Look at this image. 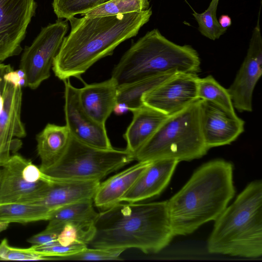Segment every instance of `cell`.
<instances>
[{
	"label": "cell",
	"instance_id": "obj_26",
	"mask_svg": "<svg viewBox=\"0 0 262 262\" xmlns=\"http://www.w3.org/2000/svg\"><path fill=\"white\" fill-rule=\"evenodd\" d=\"M149 8L148 0H111L81 15L98 17L140 12Z\"/></svg>",
	"mask_w": 262,
	"mask_h": 262
},
{
	"label": "cell",
	"instance_id": "obj_30",
	"mask_svg": "<svg viewBox=\"0 0 262 262\" xmlns=\"http://www.w3.org/2000/svg\"><path fill=\"white\" fill-rule=\"evenodd\" d=\"M124 249L99 248L87 247L76 254L62 258V260H121L120 255Z\"/></svg>",
	"mask_w": 262,
	"mask_h": 262
},
{
	"label": "cell",
	"instance_id": "obj_4",
	"mask_svg": "<svg viewBox=\"0 0 262 262\" xmlns=\"http://www.w3.org/2000/svg\"><path fill=\"white\" fill-rule=\"evenodd\" d=\"M207 242L211 254L248 258L262 255V181L248 184L216 219Z\"/></svg>",
	"mask_w": 262,
	"mask_h": 262
},
{
	"label": "cell",
	"instance_id": "obj_7",
	"mask_svg": "<svg viewBox=\"0 0 262 262\" xmlns=\"http://www.w3.org/2000/svg\"><path fill=\"white\" fill-rule=\"evenodd\" d=\"M134 160V157L126 149L95 147L71 135L61 159L45 173L57 179L101 181Z\"/></svg>",
	"mask_w": 262,
	"mask_h": 262
},
{
	"label": "cell",
	"instance_id": "obj_8",
	"mask_svg": "<svg viewBox=\"0 0 262 262\" xmlns=\"http://www.w3.org/2000/svg\"><path fill=\"white\" fill-rule=\"evenodd\" d=\"M68 20H58L41 30L26 47L19 63L26 74V86L36 89L50 76L53 62L69 30Z\"/></svg>",
	"mask_w": 262,
	"mask_h": 262
},
{
	"label": "cell",
	"instance_id": "obj_27",
	"mask_svg": "<svg viewBox=\"0 0 262 262\" xmlns=\"http://www.w3.org/2000/svg\"><path fill=\"white\" fill-rule=\"evenodd\" d=\"M111 0H53L54 12L59 19H68L85 13Z\"/></svg>",
	"mask_w": 262,
	"mask_h": 262
},
{
	"label": "cell",
	"instance_id": "obj_6",
	"mask_svg": "<svg viewBox=\"0 0 262 262\" xmlns=\"http://www.w3.org/2000/svg\"><path fill=\"white\" fill-rule=\"evenodd\" d=\"M200 124V99L168 116L135 156L138 162L157 160L189 161L205 155Z\"/></svg>",
	"mask_w": 262,
	"mask_h": 262
},
{
	"label": "cell",
	"instance_id": "obj_35",
	"mask_svg": "<svg viewBox=\"0 0 262 262\" xmlns=\"http://www.w3.org/2000/svg\"><path fill=\"white\" fill-rule=\"evenodd\" d=\"M12 68L10 64L6 65L0 63V78L5 72Z\"/></svg>",
	"mask_w": 262,
	"mask_h": 262
},
{
	"label": "cell",
	"instance_id": "obj_2",
	"mask_svg": "<svg viewBox=\"0 0 262 262\" xmlns=\"http://www.w3.org/2000/svg\"><path fill=\"white\" fill-rule=\"evenodd\" d=\"M95 227L90 248H136L157 253L174 237L166 201L121 202L98 213Z\"/></svg>",
	"mask_w": 262,
	"mask_h": 262
},
{
	"label": "cell",
	"instance_id": "obj_22",
	"mask_svg": "<svg viewBox=\"0 0 262 262\" xmlns=\"http://www.w3.org/2000/svg\"><path fill=\"white\" fill-rule=\"evenodd\" d=\"M178 73V72H177ZM176 73L162 74L118 88L117 104L131 112L141 106L143 95Z\"/></svg>",
	"mask_w": 262,
	"mask_h": 262
},
{
	"label": "cell",
	"instance_id": "obj_23",
	"mask_svg": "<svg viewBox=\"0 0 262 262\" xmlns=\"http://www.w3.org/2000/svg\"><path fill=\"white\" fill-rule=\"evenodd\" d=\"M97 213L94 208L93 199L77 201L54 211L48 221V227H53L66 222L94 221Z\"/></svg>",
	"mask_w": 262,
	"mask_h": 262
},
{
	"label": "cell",
	"instance_id": "obj_28",
	"mask_svg": "<svg viewBox=\"0 0 262 262\" xmlns=\"http://www.w3.org/2000/svg\"><path fill=\"white\" fill-rule=\"evenodd\" d=\"M219 1L211 0L208 8L203 13L194 12L192 14L198 23L200 32L213 40L219 38L227 30V28L220 25L216 18Z\"/></svg>",
	"mask_w": 262,
	"mask_h": 262
},
{
	"label": "cell",
	"instance_id": "obj_16",
	"mask_svg": "<svg viewBox=\"0 0 262 262\" xmlns=\"http://www.w3.org/2000/svg\"><path fill=\"white\" fill-rule=\"evenodd\" d=\"M179 162L166 159L152 161L121 202L138 203L159 195L168 185Z\"/></svg>",
	"mask_w": 262,
	"mask_h": 262
},
{
	"label": "cell",
	"instance_id": "obj_29",
	"mask_svg": "<svg viewBox=\"0 0 262 262\" xmlns=\"http://www.w3.org/2000/svg\"><path fill=\"white\" fill-rule=\"evenodd\" d=\"M88 246L84 244L76 243L69 245H63L57 242L43 246L32 245L29 249L34 253L53 259L52 258H62L76 254L84 250Z\"/></svg>",
	"mask_w": 262,
	"mask_h": 262
},
{
	"label": "cell",
	"instance_id": "obj_21",
	"mask_svg": "<svg viewBox=\"0 0 262 262\" xmlns=\"http://www.w3.org/2000/svg\"><path fill=\"white\" fill-rule=\"evenodd\" d=\"M51 213L42 205L19 202L0 203V222L28 223L48 221Z\"/></svg>",
	"mask_w": 262,
	"mask_h": 262
},
{
	"label": "cell",
	"instance_id": "obj_31",
	"mask_svg": "<svg viewBox=\"0 0 262 262\" xmlns=\"http://www.w3.org/2000/svg\"><path fill=\"white\" fill-rule=\"evenodd\" d=\"M0 260H50L30 251L29 248H14L9 246L6 238L0 243Z\"/></svg>",
	"mask_w": 262,
	"mask_h": 262
},
{
	"label": "cell",
	"instance_id": "obj_11",
	"mask_svg": "<svg viewBox=\"0 0 262 262\" xmlns=\"http://www.w3.org/2000/svg\"><path fill=\"white\" fill-rule=\"evenodd\" d=\"M0 89L4 100L0 113V167L10 158L11 153L21 146L19 138L26 136L25 125L21 119L22 88L0 80Z\"/></svg>",
	"mask_w": 262,
	"mask_h": 262
},
{
	"label": "cell",
	"instance_id": "obj_25",
	"mask_svg": "<svg viewBox=\"0 0 262 262\" xmlns=\"http://www.w3.org/2000/svg\"><path fill=\"white\" fill-rule=\"evenodd\" d=\"M197 96L198 99L208 101L231 113L236 114L228 89L221 85L211 75L199 77Z\"/></svg>",
	"mask_w": 262,
	"mask_h": 262
},
{
	"label": "cell",
	"instance_id": "obj_1",
	"mask_svg": "<svg viewBox=\"0 0 262 262\" xmlns=\"http://www.w3.org/2000/svg\"><path fill=\"white\" fill-rule=\"evenodd\" d=\"M151 15L149 8L123 14L68 19L70 31L53 62L55 76L63 81L80 78L95 62L112 55L121 43L135 36Z\"/></svg>",
	"mask_w": 262,
	"mask_h": 262
},
{
	"label": "cell",
	"instance_id": "obj_34",
	"mask_svg": "<svg viewBox=\"0 0 262 262\" xmlns=\"http://www.w3.org/2000/svg\"><path fill=\"white\" fill-rule=\"evenodd\" d=\"M220 25L223 28H227L231 25V18L228 15H222L218 20Z\"/></svg>",
	"mask_w": 262,
	"mask_h": 262
},
{
	"label": "cell",
	"instance_id": "obj_24",
	"mask_svg": "<svg viewBox=\"0 0 262 262\" xmlns=\"http://www.w3.org/2000/svg\"><path fill=\"white\" fill-rule=\"evenodd\" d=\"M47 227L58 231L57 242L63 245L81 243L88 246L95 232L94 221L66 222Z\"/></svg>",
	"mask_w": 262,
	"mask_h": 262
},
{
	"label": "cell",
	"instance_id": "obj_5",
	"mask_svg": "<svg viewBox=\"0 0 262 262\" xmlns=\"http://www.w3.org/2000/svg\"><path fill=\"white\" fill-rule=\"evenodd\" d=\"M197 51L189 45H179L157 29L147 32L123 55L111 78L118 88L156 75L177 72L197 74L201 71Z\"/></svg>",
	"mask_w": 262,
	"mask_h": 262
},
{
	"label": "cell",
	"instance_id": "obj_10",
	"mask_svg": "<svg viewBox=\"0 0 262 262\" xmlns=\"http://www.w3.org/2000/svg\"><path fill=\"white\" fill-rule=\"evenodd\" d=\"M36 7L35 0H0V62L21 51Z\"/></svg>",
	"mask_w": 262,
	"mask_h": 262
},
{
	"label": "cell",
	"instance_id": "obj_18",
	"mask_svg": "<svg viewBox=\"0 0 262 262\" xmlns=\"http://www.w3.org/2000/svg\"><path fill=\"white\" fill-rule=\"evenodd\" d=\"M151 161L138 162L100 182L93 198L94 204L104 210L121 203L123 197Z\"/></svg>",
	"mask_w": 262,
	"mask_h": 262
},
{
	"label": "cell",
	"instance_id": "obj_33",
	"mask_svg": "<svg viewBox=\"0 0 262 262\" xmlns=\"http://www.w3.org/2000/svg\"><path fill=\"white\" fill-rule=\"evenodd\" d=\"M21 78L19 77L16 71H14L13 68L5 72L3 76V79L5 81L16 86H20Z\"/></svg>",
	"mask_w": 262,
	"mask_h": 262
},
{
	"label": "cell",
	"instance_id": "obj_14",
	"mask_svg": "<svg viewBox=\"0 0 262 262\" xmlns=\"http://www.w3.org/2000/svg\"><path fill=\"white\" fill-rule=\"evenodd\" d=\"M200 124L207 148L231 144L244 131L245 122L208 101L200 99Z\"/></svg>",
	"mask_w": 262,
	"mask_h": 262
},
{
	"label": "cell",
	"instance_id": "obj_37",
	"mask_svg": "<svg viewBox=\"0 0 262 262\" xmlns=\"http://www.w3.org/2000/svg\"><path fill=\"white\" fill-rule=\"evenodd\" d=\"M2 77H1V78H2ZM1 78H0V80H1ZM3 105H4V100H3V98L2 96V92H1V91L0 89V113H1V112L3 110Z\"/></svg>",
	"mask_w": 262,
	"mask_h": 262
},
{
	"label": "cell",
	"instance_id": "obj_36",
	"mask_svg": "<svg viewBox=\"0 0 262 262\" xmlns=\"http://www.w3.org/2000/svg\"><path fill=\"white\" fill-rule=\"evenodd\" d=\"M9 223L5 222H0V232L6 230L9 226Z\"/></svg>",
	"mask_w": 262,
	"mask_h": 262
},
{
	"label": "cell",
	"instance_id": "obj_3",
	"mask_svg": "<svg viewBox=\"0 0 262 262\" xmlns=\"http://www.w3.org/2000/svg\"><path fill=\"white\" fill-rule=\"evenodd\" d=\"M235 192L230 162L216 159L203 164L166 201L174 236L190 234L203 224L215 221Z\"/></svg>",
	"mask_w": 262,
	"mask_h": 262
},
{
	"label": "cell",
	"instance_id": "obj_17",
	"mask_svg": "<svg viewBox=\"0 0 262 262\" xmlns=\"http://www.w3.org/2000/svg\"><path fill=\"white\" fill-rule=\"evenodd\" d=\"M117 85L111 77L79 89V99L84 111L97 123L105 126L117 104Z\"/></svg>",
	"mask_w": 262,
	"mask_h": 262
},
{
	"label": "cell",
	"instance_id": "obj_20",
	"mask_svg": "<svg viewBox=\"0 0 262 262\" xmlns=\"http://www.w3.org/2000/svg\"><path fill=\"white\" fill-rule=\"evenodd\" d=\"M71 137L66 125L48 123L36 135L37 151L41 161L39 167L44 173L53 167L61 159Z\"/></svg>",
	"mask_w": 262,
	"mask_h": 262
},
{
	"label": "cell",
	"instance_id": "obj_19",
	"mask_svg": "<svg viewBox=\"0 0 262 262\" xmlns=\"http://www.w3.org/2000/svg\"><path fill=\"white\" fill-rule=\"evenodd\" d=\"M132 112L133 119L123 137L126 142L125 149L135 158L168 116L144 104Z\"/></svg>",
	"mask_w": 262,
	"mask_h": 262
},
{
	"label": "cell",
	"instance_id": "obj_9",
	"mask_svg": "<svg viewBox=\"0 0 262 262\" xmlns=\"http://www.w3.org/2000/svg\"><path fill=\"white\" fill-rule=\"evenodd\" d=\"M198 78L195 73H176L145 92L142 103L166 116L174 114L198 99Z\"/></svg>",
	"mask_w": 262,
	"mask_h": 262
},
{
	"label": "cell",
	"instance_id": "obj_15",
	"mask_svg": "<svg viewBox=\"0 0 262 262\" xmlns=\"http://www.w3.org/2000/svg\"><path fill=\"white\" fill-rule=\"evenodd\" d=\"M26 159L18 154L10 157L0 169V203H33L51 180L31 182L23 172Z\"/></svg>",
	"mask_w": 262,
	"mask_h": 262
},
{
	"label": "cell",
	"instance_id": "obj_13",
	"mask_svg": "<svg viewBox=\"0 0 262 262\" xmlns=\"http://www.w3.org/2000/svg\"><path fill=\"white\" fill-rule=\"evenodd\" d=\"M63 81L66 125L71 135L79 141L95 147L113 148L105 126L93 119L81 106L79 89L74 86L69 79Z\"/></svg>",
	"mask_w": 262,
	"mask_h": 262
},
{
	"label": "cell",
	"instance_id": "obj_32",
	"mask_svg": "<svg viewBox=\"0 0 262 262\" xmlns=\"http://www.w3.org/2000/svg\"><path fill=\"white\" fill-rule=\"evenodd\" d=\"M57 234L45 229L28 239V242L34 246H43L57 242Z\"/></svg>",
	"mask_w": 262,
	"mask_h": 262
},
{
	"label": "cell",
	"instance_id": "obj_12",
	"mask_svg": "<svg viewBox=\"0 0 262 262\" xmlns=\"http://www.w3.org/2000/svg\"><path fill=\"white\" fill-rule=\"evenodd\" d=\"M262 73V38L259 17L254 27L246 56L230 87L227 89L234 109L252 111L253 94Z\"/></svg>",
	"mask_w": 262,
	"mask_h": 262
}]
</instances>
